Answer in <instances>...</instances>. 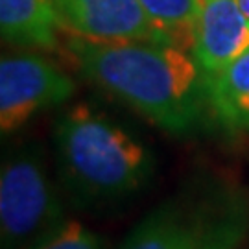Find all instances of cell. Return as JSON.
I'll return each mask as SVG.
<instances>
[{
	"mask_svg": "<svg viewBox=\"0 0 249 249\" xmlns=\"http://www.w3.org/2000/svg\"><path fill=\"white\" fill-rule=\"evenodd\" d=\"M37 249H104V242L83 223L65 222Z\"/></svg>",
	"mask_w": 249,
	"mask_h": 249,
	"instance_id": "obj_11",
	"label": "cell"
},
{
	"mask_svg": "<svg viewBox=\"0 0 249 249\" xmlns=\"http://www.w3.org/2000/svg\"><path fill=\"white\" fill-rule=\"evenodd\" d=\"M65 222L61 192L48 172L43 146L11 148L0 170L2 249H37Z\"/></svg>",
	"mask_w": 249,
	"mask_h": 249,
	"instance_id": "obj_4",
	"label": "cell"
},
{
	"mask_svg": "<svg viewBox=\"0 0 249 249\" xmlns=\"http://www.w3.org/2000/svg\"><path fill=\"white\" fill-rule=\"evenodd\" d=\"M53 151L63 192L80 209L125 203L155 172L150 148L87 104L67 109L55 120Z\"/></svg>",
	"mask_w": 249,
	"mask_h": 249,
	"instance_id": "obj_2",
	"label": "cell"
},
{
	"mask_svg": "<svg viewBox=\"0 0 249 249\" xmlns=\"http://www.w3.org/2000/svg\"><path fill=\"white\" fill-rule=\"evenodd\" d=\"M249 50V18L236 0H203L192 53L209 76Z\"/></svg>",
	"mask_w": 249,
	"mask_h": 249,
	"instance_id": "obj_7",
	"label": "cell"
},
{
	"mask_svg": "<svg viewBox=\"0 0 249 249\" xmlns=\"http://www.w3.org/2000/svg\"><path fill=\"white\" fill-rule=\"evenodd\" d=\"M67 52L100 89L170 135H188L211 111V76L194 53L160 41L102 43L69 36Z\"/></svg>",
	"mask_w": 249,
	"mask_h": 249,
	"instance_id": "obj_1",
	"label": "cell"
},
{
	"mask_svg": "<svg viewBox=\"0 0 249 249\" xmlns=\"http://www.w3.org/2000/svg\"><path fill=\"white\" fill-rule=\"evenodd\" d=\"M0 32L11 46L53 50L61 26L52 0H0Z\"/></svg>",
	"mask_w": 249,
	"mask_h": 249,
	"instance_id": "obj_8",
	"label": "cell"
},
{
	"mask_svg": "<svg viewBox=\"0 0 249 249\" xmlns=\"http://www.w3.org/2000/svg\"><path fill=\"white\" fill-rule=\"evenodd\" d=\"M248 205L229 190L168 199L144 216L116 249H236Z\"/></svg>",
	"mask_w": 249,
	"mask_h": 249,
	"instance_id": "obj_3",
	"label": "cell"
},
{
	"mask_svg": "<svg viewBox=\"0 0 249 249\" xmlns=\"http://www.w3.org/2000/svg\"><path fill=\"white\" fill-rule=\"evenodd\" d=\"M141 4L168 43L192 52L203 0H141Z\"/></svg>",
	"mask_w": 249,
	"mask_h": 249,
	"instance_id": "obj_10",
	"label": "cell"
},
{
	"mask_svg": "<svg viewBox=\"0 0 249 249\" xmlns=\"http://www.w3.org/2000/svg\"><path fill=\"white\" fill-rule=\"evenodd\" d=\"M76 83L45 55L32 52L2 55L0 61V129L13 133L46 109L74 96Z\"/></svg>",
	"mask_w": 249,
	"mask_h": 249,
	"instance_id": "obj_5",
	"label": "cell"
},
{
	"mask_svg": "<svg viewBox=\"0 0 249 249\" xmlns=\"http://www.w3.org/2000/svg\"><path fill=\"white\" fill-rule=\"evenodd\" d=\"M211 104L229 131L249 133V50L211 76Z\"/></svg>",
	"mask_w": 249,
	"mask_h": 249,
	"instance_id": "obj_9",
	"label": "cell"
},
{
	"mask_svg": "<svg viewBox=\"0 0 249 249\" xmlns=\"http://www.w3.org/2000/svg\"><path fill=\"white\" fill-rule=\"evenodd\" d=\"M52 6L59 26L69 36L102 43H168L151 22L141 0H52Z\"/></svg>",
	"mask_w": 249,
	"mask_h": 249,
	"instance_id": "obj_6",
	"label": "cell"
}]
</instances>
